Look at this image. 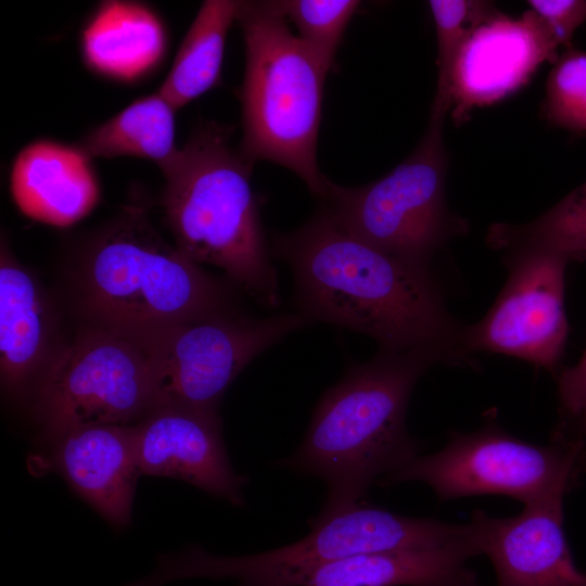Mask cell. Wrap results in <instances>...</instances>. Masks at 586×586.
<instances>
[{
  "mask_svg": "<svg viewBox=\"0 0 586 586\" xmlns=\"http://www.w3.org/2000/svg\"><path fill=\"white\" fill-rule=\"evenodd\" d=\"M272 254L292 270L294 311L375 340L379 349H432L450 365L470 364L463 327L431 270L398 259L349 232L321 204L301 228L272 238Z\"/></svg>",
  "mask_w": 586,
  "mask_h": 586,
  "instance_id": "6da1fadb",
  "label": "cell"
},
{
  "mask_svg": "<svg viewBox=\"0 0 586 586\" xmlns=\"http://www.w3.org/2000/svg\"><path fill=\"white\" fill-rule=\"evenodd\" d=\"M436 364L450 365L440 352L381 351L354 362L320 397L297 449L278 464L327 485L317 517L362 501L379 476L418 457L419 444L408 433L406 412L422 374Z\"/></svg>",
  "mask_w": 586,
  "mask_h": 586,
  "instance_id": "7a4b0ae2",
  "label": "cell"
},
{
  "mask_svg": "<svg viewBox=\"0 0 586 586\" xmlns=\"http://www.w3.org/2000/svg\"><path fill=\"white\" fill-rule=\"evenodd\" d=\"M72 291L84 323L126 336L239 311L230 284L166 241L137 204L84 243Z\"/></svg>",
  "mask_w": 586,
  "mask_h": 586,
  "instance_id": "3957f363",
  "label": "cell"
},
{
  "mask_svg": "<svg viewBox=\"0 0 586 586\" xmlns=\"http://www.w3.org/2000/svg\"><path fill=\"white\" fill-rule=\"evenodd\" d=\"M231 129L205 122L161 171V204L174 244L214 265L260 306L280 305L277 270L252 190L254 163L230 142Z\"/></svg>",
  "mask_w": 586,
  "mask_h": 586,
  "instance_id": "277c9868",
  "label": "cell"
},
{
  "mask_svg": "<svg viewBox=\"0 0 586 586\" xmlns=\"http://www.w3.org/2000/svg\"><path fill=\"white\" fill-rule=\"evenodd\" d=\"M237 22L245 46L239 149L253 163L290 169L320 198L326 177L317 143L328 73L271 1H240Z\"/></svg>",
  "mask_w": 586,
  "mask_h": 586,
  "instance_id": "5b68a950",
  "label": "cell"
},
{
  "mask_svg": "<svg viewBox=\"0 0 586 586\" xmlns=\"http://www.w3.org/2000/svg\"><path fill=\"white\" fill-rule=\"evenodd\" d=\"M309 524L302 539L255 555L218 556L200 546L162 553L152 573L124 586H165L195 577L231 578L237 586H305L323 568L349 557L435 549L471 537L469 523L406 517L362 501Z\"/></svg>",
  "mask_w": 586,
  "mask_h": 586,
  "instance_id": "8992f818",
  "label": "cell"
},
{
  "mask_svg": "<svg viewBox=\"0 0 586 586\" xmlns=\"http://www.w3.org/2000/svg\"><path fill=\"white\" fill-rule=\"evenodd\" d=\"M446 113L431 110L413 152L383 177L360 187H343L326 177L319 198L349 232L410 265L430 269L435 253L467 230L445 196Z\"/></svg>",
  "mask_w": 586,
  "mask_h": 586,
  "instance_id": "52a82bcc",
  "label": "cell"
},
{
  "mask_svg": "<svg viewBox=\"0 0 586 586\" xmlns=\"http://www.w3.org/2000/svg\"><path fill=\"white\" fill-rule=\"evenodd\" d=\"M31 402L43 446L76 429L135 425L156 405V390L136 342L84 323L59 346Z\"/></svg>",
  "mask_w": 586,
  "mask_h": 586,
  "instance_id": "ba28073f",
  "label": "cell"
},
{
  "mask_svg": "<svg viewBox=\"0 0 586 586\" xmlns=\"http://www.w3.org/2000/svg\"><path fill=\"white\" fill-rule=\"evenodd\" d=\"M585 458L583 441L553 433L548 445L526 442L505 431L492 409L482 428L453 432L443 449L416 457L382 483L423 482L441 500L504 495L526 505L564 497L575 485Z\"/></svg>",
  "mask_w": 586,
  "mask_h": 586,
  "instance_id": "9c48e42d",
  "label": "cell"
},
{
  "mask_svg": "<svg viewBox=\"0 0 586 586\" xmlns=\"http://www.w3.org/2000/svg\"><path fill=\"white\" fill-rule=\"evenodd\" d=\"M308 323L297 311L264 318L238 311L127 337L148 357L156 405L218 412L225 392L254 358Z\"/></svg>",
  "mask_w": 586,
  "mask_h": 586,
  "instance_id": "30bf717a",
  "label": "cell"
},
{
  "mask_svg": "<svg viewBox=\"0 0 586 586\" xmlns=\"http://www.w3.org/2000/svg\"><path fill=\"white\" fill-rule=\"evenodd\" d=\"M508 278L485 316L464 326L461 347L515 357L557 372L569 324L564 306L565 257L542 250L501 253Z\"/></svg>",
  "mask_w": 586,
  "mask_h": 586,
  "instance_id": "8fae6325",
  "label": "cell"
},
{
  "mask_svg": "<svg viewBox=\"0 0 586 586\" xmlns=\"http://www.w3.org/2000/svg\"><path fill=\"white\" fill-rule=\"evenodd\" d=\"M559 43L533 10L510 17L496 9L464 39L453 71L451 117L466 122L475 107L494 104L528 82L545 62H556Z\"/></svg>",
  "mask_w": 586,
  "mask_h": 586,
  "instance_id": "7c38bea8",
  "label": "cell"
},
{
  "mask_svg": "<svg viewBox=\"0 0 586 586\" xmlns=\"http://www.w3.org/2000/svg\"><path fill=\"white\" fill-rule=\"evenodd\" d=\"M133 440L142 475L178 479L245 505L242 488L249 479L232 468L218 412L157 404L133 425Z\"/></svg>",
  "mask_w": 586,
  "mask_h": 586,
  "instance_id": "4fadbf2b",
  "label": "cell"
},
{
  "mask_svg": "<svg viewBox=\"0 0 586 586\" xmlns=\"http://www.w3.org/2000/svg\"><path fill=\"white\" fill-rule=\"evenodd\" d=\"M563 498L526 504L511 518L472 512L473 539L495 569L496 586H586V573L575 565L565 537Z\"/></svg>",
  "mask_w": 586,
  "mask_h": 586,
  "instance_id": "5bb4252c",
  "label": "cell"
},
{
  "mask_svg": "<svg viewBox=\"0 0 586 586\" xmlns=\"http://www.w3.org/2000/svg\"><path fill=\"white\" fill-rule=\"evenodd\" d=\"M35 474L58 473L106 522L131 521L137 483L142 475L133 425H92L67 432L28 458Z\"/></svg>",
  "mask_w": 586,
  "mask_h": 586,
  "instance_id": "9a60e30c",
  "label": "cell"
},
{
  "mask_svg": "<svg viewBox=\"0 0 586 586\" xmlns=\"http://www.w3.org/2000/svg\"><path fill=\"white\" fill-rule=\"evenodd\" d=\"M54 316L37 279L1 242L0 374L4 392L33 399L56 349Z\"/></svg>",
  "mask_w": 586,
  "mask_h": 586,
  "instance_id": "2e32d148",
  "label": "cell"
},
{
  "mask_svg": "<svg viewBox=\"0 0 586 586\" xmlns=\"http://www.w3.org/2000/svg\"><path fill=\"white\" fill-rule=\"evenodd\" d=\"M10 190L25 216L54 227L85 218L101 194L92 160L77 144L50 139L33 141L17 153Z\"/></svg>",
  "mask_w": 586,
  "mask_h": 586,
  "instance_id": "e0dca14e",
  "label": "cell"
},
{
  "mask_svg": "<svg viewBox=\"0 0 586 586\" xmlns=\"http://www.w3.org/2000/svg\"><path fill=\"white\" fill-rule=\"evenodd\" d=\"M167 43L160 14L138 1H102L80 36L82 61L90 71L125 84L153 73L165 58Z\"/></svg>",
  "mask_w": 586,
  "mask_h": 586,
  "instance_id": "ac0fdd59",
  "label": "cell"
},
{
  "mask_svg": "<svg viewBox=\"0 0 586 586\" xmlns=\"http://www.w3.org/2000/svg\"><path fill=\"white\" fill-rule=\"evenodd\" d=\"M474 556L480 555L472 532L468 540L442 548L349 557L323 568L305 586H481L466 565Z\"/></svg>",
  "mask_w": 586,
  "mask_h": 586,
  "instance_id": "d6986e66",
  "label": "cell"
},
{
  "mask_svg": "<svg viewBox=\"0 0 586 586\" xmlns=\"http://www.w3.org/2000/svg\"><path fill=\"white\" fill-rule=\"evenodd\" d=\"M176 111L157 90L136 99L76 144L91 160L135 156L154 162L162 170L179 150Z\"/></svg>",
  "mask_w": 586,
  "mask_h": 586,
  "instance_id": "ffe728a7",
  "label": "cell"
},
{
  "mask_svg": "<svg viewBox=\"0 0 586 586\" xmlns=\"http://www.w3.org/2000/svg\"><path fill=\"white\" fill-rule=\"evenodd\" d=\"M240 1L206 0L192 21L158 92L179 110L220 81L228 31Z\"/></svg>",
  "mask_w": 586,
  "mask_h": 586,
  "instance_id": "44dd1931",
  "label": "cell"
},
{
  "mask_svg": "<svg viewBox=\"0 0 586 586\" xmlns=\"http://www.w3.org/2000/svg\"><path fill=\"white\" fill-rule=\"evenodd\" d=\"M487 244L500 253L542 250L569 262L586 256V182L532 221L522 225L493 224Z\"/></svg>",
  "mask_w": 586,
  "mask_h": 586,
  "instance_id": "7402d4cb",
  "label": "cell"
},
{
  "mask_svg": "<svg viewBox=\"0 0 586 586\" xmlns=\"http://www.w3.org/2000/svg\"><path fill=\"white\" fill-rule=\"evenodd\" d=\"M271 4L295 26L296 36L328 73L360 1L286 0L271 1Z\"/></svg>",
  "mask_w": 586,
  "mask_h": 586,
  "instance_id": "603a6c76",
  "label": "cell"
},
{
  "mask_svg": "<svg viewBox=\"0 0 586 586\" xmlns=\"http://www.w3.org/2000/svg\"><path fill=\"white\" fill-rule=\"evenodd\" d=\"M437 37V90L432 109L450 111L451 76L458 52L471 29L493 9L485 1L431 0Z\"/></svg>",
  "mask_w": 586,
  "mask_h": 586,
  "instance_id": "cb8c5ba5",
  "label": "cell"
},
{
  "mask_svg": "<svg viewBox=\"0 0 586 586\" xmlns=\"http://www.w3.org/2000/svg\"><path fill=\"white\" fill-rule=\"evenodd\" d=\"M542 112L546 120L572 132H586V51L566 49L546 80Z\"/></svg>",
  "mask_w": 586,
  "mask_h": 586,
  "instance_id": "d4e9b609",
  "label": "cell"
},
{
  "mask_svg": "<svg viewBox=\"0 0 586 586\" xmlns=\"http://www.w3.org/2000/svg\"><path fill=\"white\" fill-rule=\"evenodd\" d=\"M560 424L556 433L586 443V348L557 374Z\"/></svg>",
  "mask_w": 586,
  "mask_h": 586,
  "instance_id": "484cf974",
  "label": "cell"
},
{
  "mask_svg": "<svg viewBox=\"0 0 586 586\" xmlns=\"http://www.w3.org/2000/svg\"><path fill=\"white\" fill-rule=\"evenodd\" d=\"M547 24L559 46L572 48L576 29L586 21L585 0H530L527 2Z\"/></svg>",
  "mask_w": 586,
  "mask_h": 586,
  "instance_id": "4316f807",
  "label": "cell"
}]
</instances>
